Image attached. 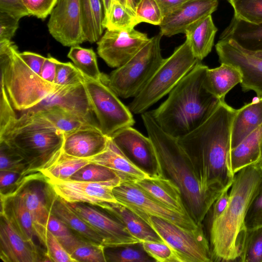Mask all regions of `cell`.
Here are the masks:
<instances>
[{
    "instance_id": "obj_35",
    "label": "cell",
    "mask_w": 262,
    "mask_h": 262,
    "mask_svg": "<svg viewBox=\"0 0 262 262\" xmlns=\"http://www.w3.org/2000/svg\"><path fill=\"white\" fill-rule=\"evenodd\" d=\"M91 163L89 159L68 155L62 151L40 170L47 179H69L75 173Z\"/></svg>"
},
{
    "instance_id": "obj_58",
    "label": "cell",
    "mask_w": 262,
    "mask_h": 262,
    "mask_svg": "<svg viewBox=\"0 0 262 262\" xmlns=\"http://www.w3.org/2000/svg\"><path fill=\"white\" fill-rule=\"evenodd\" d=\"M188 0H156L164 16L174 11Z\"/></svg>"
},
{
    "instance_id": "obj_14",
    "label": "cell",
    "mask_w": 262,
    "mask_h": 262,
    "mask_svg": "<svg viewBox=\"0 0 262 262\" xmlns=\"http://www.w3.org/2000/svg\"><path fill=\"white\" fill-rule=\"evenodd\" d=\"M146 33L134 28L107 30L97 41V53L112 68H118L132 58L149 40Z\"/></svg>"
},
{
    "instance_id": "obj_3",
    "label": "cell",
    "mask_w": 262,
    "mask_h": 262,
    "mask_svg": "<svg viewBox=\"0 0 262 262\" xmlns=\"http://www.w3.org/2000/svg\"><path fill=\"white\" fill-rule=\"evenodd\" d=\"M141 118L163 174L179 187L189 214L198 226H203L212 205L224 191L204 190L190 159L177 138L164 132L149 112L141 114Z\"/></svg>"
},
{
    "instance_id": "obj_60",
    "label": "cell",
    "mask_w": 262,
    "mask_h": 262,
    "mask_svg": "<svg viewBox=\"0 0 262 262\" xmlns=\"http://www.w3.org/2000/svg\"><path fill=\"white\" fill-rule=\"evenodd\" d=\"M104 9V18L108 14L115 0H102Z\"/></svg>"
},
{
    "instance_id": "obj_24",
    "label": "cell",
    "mask_w": 262,
    "mask_h": 262,
    "mask_svg": "<svg viewBox=\"0 0 262 262\" xmlns=\"http://www.w3.org/2000/svg\"><path fill=\"white\" fill-rule=\"evenodd\" d=\"M147 193L170 208L181 214L189 215L179 187L165 176L134 181Z\"/></svg>"
},
{
    "instance_id": "obj_26",
    "label": "cell",
    "mask_w": 262,
    "mask_h": 262,
    "mask_svg": "<svg viewBox=\"0 0 262 262\" xmlns=\"http://www.w3.org/2000/svg\"><path fill=\"white\" fill-rule=\"evenodd\" d=\"M50 211L82 240L103 246V241L97 232L71 208L68 202L57 195L54 191L51 200Z\"/></svg>"
},
{
    "instance_id": "obj_32",
    "label": "cell",
    "mask_w": 262,
    "mask_h": 262,
    "mask_svg": "<svg viewBox=\"0 0 262 262\" xmlns=\"http://www.w3.org/2000/svg\"><path fill=\"white\" fill-rule=\"evenodd\" d=\"M261 140L262 124L231 149L230 165L234 174L242 168L259 161Z\"/></svg>"
},
{
    "instance_id": "obj_49",
    "label": "cell",
    "mask_w": 262,
    "mask_h": 262,
    "mask_svg": "<svg viewBox=\"0 0 262 262\" xmlns=\"http://www.w3.org/2000/svg\"><path fill=\"white\" fill-rule=\"evenodd\" d=\"M51 261L76 262L56 237L48 230L44 246Z\"/></svg>"
},
{
    "instance_id": "obj_36",
    "label": "cell",
    "mask_w": 262,
    "mask_h": 262,
    "mask_svg": "<svg viewBox=\"0 0 262 262\" xmlns=\"http://www.w3.org/2000/svg\"><path fill=\"white\" fill-rule=\"evenodd\" d=\"M68 57L85 77L95 80L105 81L106 76L100 72L96 53L92 48H84L79 45L72 46Z\"/></svg>"
},
{
    "instance_id": "obj_1",
    "label": "cell",
    "mask_w": 262,
    "mask_h": 262,
    "mask_svg": "<svg viewBox=\"0 0 262 262\" xmlns=\"http://www.w3.org/2000/svg\"><path fill=\"white\" fill-rule=\"evenodd\" d=\"M237 110L222 101L200 126L178 139L206 190H229L234 174L230 165L232 124Z\"/></svg>"
},
{
    "instance_id": "obj_6",
    "label": "cell",
    "mask_w": 262,
    "mask_h": 262,
    "mask_svg": "<svg viewBox=\"0 0 262 262\" xmlns=\"http://www.w3.org/2000/svg\"><path fill=\"white\" fill-rule=\"evenodd\" d=\"M1 84L17 111H26L39 104L62 86L43 80L19 55L11 40L0 41Z\"/></svg>"
},
{
    "instance_id": "obj_46",
    "label": "cell",
    "mask_w": 262,
    "mask_h": 262,
    "mask_svg": "<svg viewBox=\"0 0 262 262\" xmlns=\"http://www.w3.org/2000/svg\"><path fill=\"white\" fill-rule=\"evenodd\" d=\"M146 253L155 261L182 262L177 253L164 242H143Z\"/></svg>"
},
{
    "instance_id": "obj_15",
    "label": "cell",
    "mask_w": 262,
    "mask_h": 262,
    "mask_svg": "<svg viewBox=\"0 0 262 262\" xmlns=\"http://www.w3.org/2000/svg\"><path fill=\"white\" fill-rule=\"evenodd\" d=\"M46 179L54 193L67 202L93 205L104 202H117L113 189L124 181L120 178L105 182Z\"/></svg>"
},
{
    "instance_id": "obj_27",
    "label": "cell",
    "mask_w": 262,
    "mask_h": 262,
    "mask_svg": "<svg viewBox=\"0 0 262 262\" xmlns=\"http://www.w3.org/2000/svg\"><path fill=\"white\" fill-rule=\"evenodd\" d=\"M220 39L232 40L247 52L262 51V23H249L234 16Z\"/></svg>"
},
{
    "instance_id": "obj_11",
    "label": "cell",
    "mask_w": 262,
    "mask_h": 262,
    "mask_svg": "<svg viewBox=\"0 0 262 262\" xmlns=\"http://www.w3.org/2000/svg\"><path fill=\"white\" fill-rule=\"evenodd\" d=\"M117 202L128 208L145 222L153 216L179 226L189 229L198 228L192 217L168 208L142 190L133 180L123 181L113 189Z\"/></svg>"
},
{
    "instance_id": "obj_41",
    "label": "cell",
    "mask_w": 262,
    "mask_h": 262,
    "mask_svg": "<svg viewBox=\"0 0 262 262\" xmlns=\"http://www.w3.org/2000/svg\"><path fill=\"white\" fill-rule=\"evenodd\" d=\"M48 230L56 237L70 255L84 241L75 234L60 220L51 213L48 221Z\"/></svg>"
},
{
    "instance_id": "obj_17",
    "label": "cell",
    "mask_w": 262,
    "mask_h": 262,
    "mask_svg": "<svg viewBox=\"0 0 262 262\" xmlns=\"http://www.w3.org/2000/svg\"><path fill=\"white\" fill-rule=\"evenodd\" d=\"M113 142L133 162L152 176H164L150 139L129 126L111 136Z\"/></svg>"
},
{
    "instance_id": "obj_22",
    "label": "cell",
    "mask_w": 262,
    "mask_h": 262,
    "mask_svg": "<svg viewBox=\"0 0 262 262\" xmlns=\"http://www.w3.org/2000/svg\"><path fill=\"white\" fill-rule=\"evenodd\" d=\"M109 140L110 137L100 128L81 129L64 134L62 151L73 157L89 159L102 151Z\"/></svg>"
},
{
    "instance_id": "obj_53",
    "label": "cell",
    "mask_w": 262,
    "mask_h": 262,
    "mask_svg": "<svg viewBox=\"0 0 262 262\" xmlns=\"http://www.w3.org/2000/svg\"><path fill=\"white\" fill-rule=\"evenodd\" d=\"M19 19L12 15L0 12V41L11 40L18 27Z\"/></svg>"
},
{
    "instance_id": "obj_4",
    "label": "cell",
    "mask_w": 262,
    "mask_h": 262,
    "mask_svg": "<svg viewBox=\"0 0 262 262\" xmlns=\"http://www.w3.org/2000/svg\"><path fill=\"white\" fill-rule=\"evenodd\" d=\"M261 187L262 166L258 162L246 166L235 174L227 205L209 227L213 261H237L241 239L246 230L245 216Z\"/></svg>"
},
{
    "instance_id": "obj_5",
    "label": "cell",
    "mask_w": 262,
    "mask_h": 262,
    "mask_svg": "<svg viewBox=\"0 0 262 262\" xmlns=\"http://www.w3.org/2000/svg\"><path fill=\"white\" fill-rule=\"evenodd\" d=\"M64 135L38 113L26 111L0 136L38 172L62 150Z\"/></svg>"
},
{
    "instance_id": "obj_52",
    "label": "cell",
    "mask_w": 262,
    "mask_h": 262,
    "mask_svg": "<svg viewBox=\"0 0 262 262\" xmlns=\"http://www.w3.org/2000/svg\"><path fill=\"white\" fill-rule=\"evenodd\" d=\"M30 15L44 19L50 15L57 0H22Z\"/></svg>"
},
{
    "instance_id": "obj_29",
    "label": "cell",
    "mask_w": 262,
    "mask_h": 262,
    "mask_svg": "<svg viewBox=\"0 0 262 262\" xmlns=\"http://www.w3.org/2000/svg\"><path fill=\"white\" fill-rule=\"evenodd\" d=\"M1 214L4 215L13 227L25 239L34 242L36 237L32 220L25 203L17 193L1 199Z\"/></svg>"
},
{
    "instance_id": "obj_2",
    "label": "cell",
    "mask_w": 262,
    "mask_h": 262,
    "mask_svg": "<svg viewBox=\"0 0 262 262\" xmlns=\"http://www.w3.org/2000/svg\"><path fill=\"white\" fill-rule=\"evenodd\" d=\"M208 69L199 61L171 91L166 100L149 112L155 121L168 135L178 139L191 133L223 101L206 85Z\"/></svg>"
},
{
    "instance_id": "obj_61",
    "label": "cell",
    "mask_w": 262,
    "mask_h": 262,
    "mask_svg": "<svg viewBox=\"0 0 262 262\" xmlns=\"http://www.w3.org/2000/svg\"><path fill=\"white\" fill-rule=\"evenodd\" d=\"M249 53L255 55L256 57L262 58V51L255 52H249Z\"/></svg>"
},
{
    "instance_id": "obj_7",
    "label": "cell",
    "mask_w": 262,
    "mask_h": 262,
    "mask_svg": "<svg viewBox=\"0 0 262 262\" xmlns=\"http://www.w3.org/2000/svg\"><path fill=\"white\" fill-rule=\"evenodd\" d=\"M199 61L188 41L178 47L161 64L128 107L134 114H141L169 94Z\"/></svg>"
},
{
    "instance_id": "obj_47",
    "label": "cell",
    "mask_w": 262,
    "mask_h": 262,
    "mask_svg": "<svg viewBox=\"0 0 262 262\" xmlns=\"http://www.w3.org/2000/svg\"><path fill=\"white\" fill-rule=\"evenodd\" d=\"M135 15L139 24L145 22L159 26L163 19L156 0H141L136 7Z\"/></svg>"
},
{
    "instance_id": "obj_13",
    "label": "cell",
    "mask_w": 262,
    "mask_h": 262,
    "mask_svg": "<svg viewBox=\"0 0 262 262\" xmlns=\"http://www.w3.org/2000/svg\"><path fill=\"white\" fill-rule=\"evenodd\" d=\"M48 22L49 33L66 47L86 41L81 0H57Z\"/></svg>"
},
{
    "instance_id": "obj_43",
    "label": "cell",
    "mask_w": 262,
    "mask_h": 262,
    "mask_svg": "<svg viewBox=\"0 0 262 262\" xmlns=\"http://www.w3.org/2000/svg\"><path fill=\"white\" fill-rule=\"evenodd\" d=\"M0 171L28 174L31 172L25 160L5 141H0Z\"/></svg>"
},
{
    "instance_id": "obj_63",
    "label": "cell",
    "mask_w": 262,
    "mask_h": 262,
    "mask_svg": "<svg viewBox=\"0 0 262 262\" xmlns=\"http://www.w3.org/2000/svg\"><path fill=\"white\" fill-rule=\"evenodd\" d=\"M140 1L141 0H132L134 6V7L135 8V10H136V7H137V6L139 4V3L140 2Z\"/></svg>"
},
{
    "instance_id": "obj_57",
    "label": "cell",
    "mask_w": 262,
    "mask_h": 262,
    "mask_svg": "<svg viewBox=\"0 0 262 262\" xmlns=\"http://www.w3.org/2000/svg\"><path fill=\"white\" fill-rule=\"evenodd\" d=\"M56 59L48 54L41 68L39 75L45 81L54 83L56 71Z\"/></svg>"
},
{
    "instance_id": "obj_38",
    "label": "cell",
    "mask_w": 262,
    "mask_h": 262,
    "mask_svg": "<svg viewBox=\"0 0 262 262\" xmlns=\"http://www.w3.org/2000/svg\"><path fill=\"white\" fill-rule=\"evenodd\" d=\"M106 262L155 261L143 248L142 243L114 247H104Z\"/></svg>"
},
{
    "instance_id": "obj_9",
    "label": "cell",
    "mask_w": 262,
    "mask_h": 262,
    "mask_svg": "<svg viewBox=\"0 0 262 262\" xmlns=\"http://www.w3.org/2000/svg\"><path fill=\"white\" fill-rule=\"evenodd\" d=\"M179 255L182 262H212L209 242L203 226L187 229L150 216L145 221Z\"/></svg>"
},
{
    "instance_id": "obj_34",
    "label": "cell",
    "mask_w": 262,
    "mask_h": 262,
    "mask_svg": "<svg viewBox=\"0 0 262 262\" xmlns=\"http://www.w3.org/2000/svg\"><path fill=\"white\" fill-rule=\"evenodd\" d=\"M83 27L86 41L97 42L104 29V9L102 0H81Z\"/></svg>"
},
{
    "instance_id": "obj_51",
    "label": "cell",
    "mask_w": 262,
    "mask_h": 262,
    "mask_svg": "<svg viewBox=\"0 0 262 262\" xmlns=\"http://www.w3.org/2000/svg\"><path fill=\"white\" fill-rule=\"evenodd\" d=\"M245 226L246 229L262 226V187L249 205L245 216Z\"/></svg>"
},
{
    "instance_id": "obj_28",
    "label": "cell",
    "mask_w": 262,
    "mask_h": 262,
    "mask_svg": "<svg viewBox=\"0 0 262 262\" xmlns=\"http://www.w3.org/2000/svg\"><path fill=\"white\" fill-rule=\"evenodd\" d=\"M262 124V98L247 103L237 110L231 135V149Z\"/></svg>"
},
{
    "instance_id": "obj_37",
    "label": "cell",
    "mask_w": 262,
    "mask_h": 262,
    "mask_svg": "<svg viewBox=\"0 0 262 262\" xmlns=\"http://www.w3.org/2000/svg\"><path fill=\"white\" fill-rule=\"evenodd\" d=\"M237 261L262 262V226L245 231L241 239Z\"/></svg>"
},
{
    "instance_id": "obj_50",
    "label": "cell",
    "mask_w": 262,
    "mask_h": 262,
    "mask_svg": "<svg viewBox=\"0 0 262 262\" xmlns=\"http://www.w3.org/2000/svg\"><path fill=\"white\" fill-rule=\"evenodd\" d=\"M3 85L1 84L0 95V136L14 122L17 116Z\"/></svg>"
},
{
    "instance_id": "obj_45",
    "label": "cell",
    "mask_w": 262,
    "mask_h": 262,
    "mask_svg": "<svg viewBox=\"0 0 262 262\" xmlns=\"http://www.w3.org/2000/svg\"><path fill=\"white\" fill-rule=\"evenodd\" d=\"M71 255L76 262H106L104 247L86 241L80 244Z\"/></svg>"
},
{
    "instance_id": "obj_55",
    "label": "cell",
    "mask_w": 262,
    "mask_h": 262,
    "mask_svg": "<svg viewBox=\"0 0 262 262\" xmlns=\"http://www.w3.org/2000/svg\"><path fill=\"white\" fill-rule=\"evenodd\" d=\"M229 199L228 190L223 192L212 205L206 216L208 217V226L224 212Z\"/></svg>"
},
{
    "instance_id": "obj_33",
    "label": "cell",
    "mask_w": 262,
    "mask_h": 262,
    "mask_svg": "<svg viewBox=\"0 0 262 262\" xmlns=\"http://www.w3.org/2000/svg\"><path fill=\"white\" fill-rule=\"evenodd\" d=\"M31 112L37 113L41 115L64 135L81 129L100 128L97 122L73 114L57 107L45 108Z\"/></svg>"
},
{
    "instance_id": "obj_21",
    "label": "cell",
    "mask_w": 262,
    "mask_h": 262,
    "mask_svg": "<svg viewBox=\"0 0 262 262\" xmlns=\"http://www.w3.org/2000/svg\"><path fill=\"white\" fill-rule=\"evenodd\" d=\"M217 0H188L164 17L159 25L163 35L184 33L192 23L211 15L217 8Z\"/></svg>"
},
{
    "instance_id": "obj_59",
    "label": "cell",
    "mask_w": 262,
    "mask_h": 262,
    "mask_svg": "<svg viewBox=\"0 0 262 262\" xmlns=\"http://www.w3.org/2000/svg\"><path fill=\"white\" fill-rule=\"evenodd\" d=\"M130 10L135 14V8L133 3L132 0H116Z\"/></svg>"
},
{
    "instance_id": "obj_31",
    "label": "cell",
    "mask_w": 262,
    "mask_h": 262,
    "mask_svg": "<svg viewBox=\"0 0 262 262\" xmlns=\"http://www.w3.org/2000/svg\"><path fill=\"white\" fill-rule=\"evenodd\" d=\"M242 76L235 67L222 63L213 69H208L205 83L208 90L216 97L225 100L226 95L236 85L242 82Z\"/></svg>"
},
{
    "instance_id": "obj_19",
    "label": "cell",
    "mask_w": 262,
    "mask_h": 262,
    "mask_svg": "<svg viewBox=\"0 0 262 262\" xmlns=\"http://www.w3.org/2000/svg\"><path fill=\"white\" fill-rule=\"evenodd\" d=\"M0 258L4 262L51 261L46 251L24 238L7 218L0 217Z\"/></svg>"
},
{
    "instance_id": "obj_48",
    "label": "cell",
    "mask_w": 262,
    "mask_h": 262,
    "mask_svg": "<svg viewBox=\"0 0 262 262\" xmlns=\"http://www.w3.org/2000/svg\"><path fill=\"white\" fill-rule=\"evenodd\" d=\"M84 78L83 74L74 64L56 60V71L54 83L64 86L78 82Z\"/></svg>"
},
{
    "instance_id": "obj_23",
    "label": "cell",
    "mask_w": 262,
    "mask_h": 262,
    "mask_svg": "<svg viewBox=\"0 0 262 262\" xmlns=\"http://www.w3.org/2000/svg\"><path fill=\"white\" fill-rule=\"evenodd\" d=\"M90 163L108 167L117 172L124 181L150 178L152 176L130 160L111 140L106 147L89 158Z\"/></svg>"
},
{
    "instance_id": "obj_8",
    "label": "cell",
    "mask_w": 262,
    "mask_h": 262,
    "mask_svg": "<svg viewBox=\"0 0 262 262\" xmlns=\"http://www.w3.org/2000/svg\"><path fill=\"white\" fill-rule=\"evenodd\" d=\"M162 36L160 32L149 38L132 58L106 76V83L118 96L135 97L161 64L164 59L160 48Z\"/></svg>"
},
{
    "instance_id": "obj_30",
    "label": "cell",
    "mask_w": 262,
    "mask_h": 262,
    "mask_svg": "<svg viewBox=\"0 0 262 262\" xmlns=\"http://www.w3.org/2000/svg\"><path fill=\"white\" fill-rule=\"evenodd\" d=\"M217 31L211 15L195 21L185 30L186 39L199 61H201L211 51Z\"/></svg>"
},
{
    "instance_id": "obj_10",
    "label": "cell",
    "mask_w": 262,
    "mask_h": 262,
    "mask_svg": "<svg viewBox=\"0 0 262 262\" xmlns=\"http://www.w3.org/2000/svg\"><path fill=\"white\" fill-rule=\"evenodd\" d=\"M84 81L93 112L104 135L110 137L118 130L134 124L133 113L105 81L84 76Z\"/></svg>"
},
{
    "instance_id": "obj_62",
    "label": "cell",
    "mask_w": 262,
    "mask_h": 262,
    "mask_svg": "<svg viewBox=\"0 0 262 262\" xmlns=\"http://www.w3.org/2000/svg\"><path fill=\"white\" fill-rule=\"evenodd\" d=\"M258 162L262 166V140L260 146V158Z\"/></svg>"
},
{
    "instance_id": "obj_25",
    "label": "cell",
    "mask_w": 262,
    "mask_h": 262,
    "mask_svg": "<svg viewBox=\"0 0 262 262\" xmlns=\"http://www.w3.org/2000/svg\"><path fill=\"white\" fill-rule=\"evenodd\" d=\"M95 205L120 222L133 235L142 242H164L149 225L124 205L118 202H106Z\"/></svg>"
},
{
    "instance_id": "obj_16",
    "label": "cell",
    "mask_w": 262,
    "mask_h": 262,
    "mask_svg": "<svg viewBox=\"0 0 262 262\" xmlns=\"http://www.w3.org/2000/svg\"><path fill=\"white\" fill-rule=\"evenodd\" d=\"M215 49L221 63L231 64L242 76L240 83L244 92L254 91L262 98V58L245 51L232 40H220Z\"/></svg>"
},
{
    "instance_id": "obj_20",
    "label": "cell",
    "mask_w": 262,
    "mask_h": 262,
    "mask_svg": "<svg viewBox=\"0 0 262 262\" xmlns=\"http://www.w3.org/2000/svg\"><path fill=\"white\" fill-rule=\"evenodd\" d=\"M84 79L78 82L62 86L55 92L45 98L37 105L27 111L36 112L45 108L57 107L73 114L97 122L94 118V113Z\"/></svg>"
},
{
    "instance_id": "obj_54",
    "label": "cell",
    "mask_w": 262,
    "mask_h": 262,
    "mask_svg": "<svg viewBox=\"0 0 262 262\" xmlns=\"http://www.w3.org/2000/svg\"><path fill=\"white\" fill-rule=\"evenodd\" d=\"M0 12L7 13L19 20L30 16L22 0H0Z\"/></svg>"
},
{
    "instance_id": "obj_42",
    "label": "cell",
    "mask_w": 262,
    "mask_h": 262,
    "mask_svg": "<svg viewBox=\"0 0 262 262\" xmlns=\"http://www.w3.org/2000/svg\"><path fill=\"white\" fill-rule=\"evenodd\" d=\"M228 1L237 18L254 24L262 23V0Z\"/></svg>"
},
{
    "instance_id": "obj_56",
    "label": "cell",
    "mask_w": 262,
    "mask_h": 262,
    "mask_svg": "<svg viewBox=\"0 0 262 262\" xmlns=\"http://www.w3.org/2000/svg\"><path fill=\"white\" fill-rule=\"evenodd\" d=\"M19 55L26 64L37 74H40L46 57L31 52H19Z\"/></svg>"
},
{
    "instance_id": "obj_44",
    "label": "cell",
    "mask_w": 262,
    "mask_h": 262,
    "mask_svg": "<svg viewBox=\"0 0 262 262\" xmlns=\"http://www.w3.org/2000/svg\"><path fill=\"white\" fill-rule=\"evenodd\" d=\"M119 178H122L114 170L91 163L78 170L69 179L90 182H105Z\"/></svg>"
},
{
    "instance_id": "obj_39",
    "label": "cell",
    "mask_w": 262,
    "mask_h": 262,
    "mask_svg": "<svg viewBox=\"0 0 262 262\" xmlns=\"http://www.w3.org/2000/svg\"><path fill=\"white\" fill-rule=\"evenodd\" d=\"M139 24L135 14L116 0L103 21L104 28L110 30L132 29Z\"/></svg>"
},
{
    "instance_id": "obj_40",
    "label": "cell",
    "mask_w": 262,
    "mask_h": 262,
    "mask_svg": "<svg viewBox=\"0 0 262 262\" xmlns=\"http://www.w3.org/2000/svg\"><path fill=\"white\" fill-rule=\"evenodd\" d=\"M42 177H45L39 171L23 174L16 172L0 171L1 199L16 194L28 182Z\"/></svg>"
},
{
    "instance_id": "obj_12",
    "label": "cell",
    "mask_w": 262,
    "mask_h": 262,
    "mask_svg": "<svg viewBox=\"0 0 262 262\" xmlns=\"http://www.w3.org/2000/svg\"><path fill=\"white\" fill-rule=\"evenodd\" d=\"M69 204L101 237L104 247L142 243L133 235L123 224L98 206L84 203Z\"/></svg>"
},
{
    "instance_id": "obj_18",
    "label": "cell",
    "mask_w": 262,
    "mask_h": 262,
    "mask_svg": "<svg viewBox=\"0 0 262 262\" xmlns=\"http://www.w3.org/2000/svg\"><path fill=\"white\" fill-rule=\"evenodd\" d=\"M53 191L45 177L28 182L18 193L31 215L36 238L45 246Z\"/></svg>"
}]
</instances>
